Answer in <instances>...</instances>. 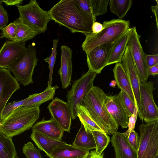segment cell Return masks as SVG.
Returning a JSON list of instances; mask_svg holds the SVG:
<instances>
[{"mask_svg": "<svg viewBox=\"0 0 158 158\" xmlns=\"http://www.w3.org/2000/svg\"><path fill=\"white\" fill-rule=\"evenodd\" d=\"M30 138L38 148L49 156L56 147L67 143L45 135L38 132L33 131Z\"/></svg>", "mask_w": 158, "mask_h": 158, "instance_id": "44dd1931", "label": "cell"}, {"mask_svg": "<svg viewBox=\"0 0 158 158\" xmlns=\"http://www.w3.org/2000/svg\"><path fill=\"white\" fill-rule=\"evenodd\" d=\"M22 22L38 34L45 32L48 22L51 20L49 11H45L39 6L35 0H31L24 5L16 6Z\"/></svg>", "mask_w": 158, "mask_h": 158, "instance_id": "8992f818", "label": "cell"}, {"mask_svg": "<svg viewBox=\"0 0 158 158\" xmlns=\"http://www.w3.org/2000/svg\"><path fill=\"white\" fill-rule=\"evenodd\" d=\"M22 150L27 158H42L40 150L31 142L24 144Z\"/></svg>", "mask_w": 158, "mask_h": 158, "instance_id": "e575fe53", "label": "cell"}, {"mask_svg": "<svg viewBox=\"0 0 158 158\" xmlns=\"http://www.w3.org/2000/svg\"><path fill=\"white\" fill-rule=\"evenodd\" d=\"M32 131H35L48 137L62 141L64 131L57 122L52 118L46 120L43 117L42 119L35 123L31 127Z\"/></svg>", "mask_w": 158, "mask_h": 158, "instance_id": "d6986e66", "label": "cell"}, {"mask_svg": "<svg viewBox=\"0 0 158 158\" xmlns=\"http://www.w3.org/2000/svg\"><path fill=\"white\" fill-rule=\"evenodd\" d=\"M110 140L115 158H137V153L129 144L123 133L117 131L113 134Z\"/></svg>", "mask_w": 158, "mask_h": 158, "instance_id": "ac0fdd59", "label": "cell"}, {"mask_svg": "<svg viewBox=\"0 0 158 158\" xmlns=\"http://www.w3.org/2000/svg\"><path fill=\"white\" fill-rule=\"evenodd\" d=\"M102 25L103 28L100 32L86 36L81 47L86 53L100 45L118 41L129 29L130 22L114 19L104 21Z\"/></svg>", "mask_w": 158, "mask_h": 158, "instance_id": "277c9868", "label": "cell"}, {"mask_svg": "<svg viewBox=\"0 0 158 158\" xmlns=\"http://www.w3.org/2000/svg\"><path fill=\"white\" fill-rule=\"evenodd\" d=\"M49 11L51 20L72 33H81L85 36L93 33L92 26L96 17L81 10L77 0H61Z\"/></svg>", "mask_w": 158, "mask_h": 158, "instance_id": "6da1fadb", "label": "cell"}, {"mask_svg": "<svg viewBox=\"0 0 158 158\" xmlns=\"http://www.w3.org/2000/svg\"><path fill=\"white\" fill-rule=\"evenodd\" d=\"M17 153L12 138L0 130V158H17Z\"/></svg>", "mask_w": 158, "mask_h": 158, "instance_id": "83f0119b", "label": "cell"}, {"mask_svg": "<svg viewBox=\"0 0 158 158\" xmlns=\"http://www.w3.org/2000/svg\"><path fill=\"white\" fill-rule=\"evenodd\" d=\"M26 49L24 42L6 40L0 49V67L6 69L20 58Z\"/></svg>", "mask_w": 158, "mask_h": 158, "instance_id": "9a60e30c", "label": "cell"}, {"mask_svg": "<svg viewBox=\"0 0 158 158\" xmlns=\"http://www.w3.org/2000/svg\"><path fill=\"white\" fill-rule=\"evenodd\" d=\"M3 2L2 0H0V3Z\"/></svg>", "mask_w": 158, "mask_h": 158, "instance_id": "681fc988", "label": "cell"}, {"mask_svg": "<svg viewBox=\"0 0 158 158\" xmlns=\"http://www.w3.org/2000/svg\"><path fill=\"white\" fill-rule=\"evenodd\" d=\"M152 10L154 14L156 22V25L157 29H158V4H157V5L154 6H151Z\"/></svg>", "mask_w": 158, "mask_h": 158, "instance_id": "bcb514c9", "label": "cell"}, {"mask_svg": "<svg viewBox=\"0 0 158 158\" xmlns=\"http://www.w3.org/2000/svg\"><path fill=\"white\" fill-rule=\"evenodd\" d=\"M116 85L135 103L134 96L127 74L122 63H117L113 69Z\"/></svg>", "mask_w": 158, "mask_h": 158, "instance_id": "7402d4cb", "label": "cell"}, {"mask_svg": "<svg viewBox=\"0 0 158 158\" xmlns=\"http://www.w3.org/2000/svg\"><path fill=\"white\" fill-rule=\"evenodd\" d=\"M39 106H20L0 123V130L12 138L31 128L40 117Z\"/></svg>", "mask_w": 158, "mask_h": 158, "instance_id": "3957f363", "label": "cell"}, {"mask_svg": "<svg viewBox=\"0 0 158 158\" xmlns=\"http://www.w3.org/2000/svg\"><path fill=\"white\" fill-rule=\"evenodd\" d=\"M103 25L101 23L95 22L93 24L92 29L93 33H96L100 32L103 29Z\"/></svg>", "mask_w": 158, "mask_h": 158, "instance_id": "b9f144b4", "label": "cell"}, {"mask_svg": "<svg viewBox=\"0 0 158 158\" xmlns=\"http://www.w3.org/2000/svg\"><path fill=\"white\" fill-rule=\"evenodd\" d=\"M137 158H154L158 155V120L141 124Z\"/></svg>", "mask_w": 158, "mask_h": 158, "instance_id": "ba28073f", "label": "cell"}, {"mask_svg": "<svg viewBox=\"0 0 158 158\" xmlns=\"http://www.w3.org/2000/svg\"><path fill=\"white\" fill-rule=\"evenodd\" d=\"M109 85L112 87H114L116 85V83L115 80H112L110 83Z\"/></svg>", "mask_w": 158, "mask_h": 158, "instance_id": "7dc6e473", "label": "cell"}, {"mask_svg": "<svg viewBox=\"0 0 158 158\" xmlns=\"http://www.w3.org/2000/svg\"><path fill=\"white\" fill-rule=\"evenodd\" d=\"M72 51L66 45L61 46L60 66L58 71L62 88L65 89L71 85L73 65L72 61Z\"/></svg>", "mask_w": 158, "mask_h": 158, "instance_id": "2e32d148", "label": "cell"}, {"mask_svg": "<svg viewBox=\"0 0 158 158\" xmlns=\"http://www.w3.org/2000/svg\"><path fill=\"white\" fill-rule=\"evenodd\" d=\"M3 2H4L7 6H17L22 4L23 0H2Z\"/></svg>", "mask_w": 158, "mask_h": 158, "instance_id": "7bdbcfd3", "label": "cell"}, {"mask_svg": "<svg viewBox=\"0 0 158 158\" xmlns=\"http://www.w3.org/2000/svg\"><path fill=\"white\" fill-rule=\"evenodd\" d=\"M148 73L149 76H155L158 73V64L148 68Z\"/></svg>", "mask_w": 158, "mask_h": 158, "instance_id": "ee69618b", "label": "cell"}, {"mask_svg": "<svg viewBox=\"0 0 158 158\" xmlns=\"http://www.w3.org/2000/svg\"><path fill=\"white\" fill-rule=\"evenodd\" d=\"M0 3V30L5 27L8 22V14L2 5Z\"/></svg>", "mask_w": 158, "mask_h": 158, "instance_id": "ab89813d", "label": "cell"}, {"mask_svg": "<svg viewBox=\"0 0 158 158\" xmlns=\"http://www.w3.org/2000/svg\"><path fill=\"white\" fill-rule=\"evenodd\" d=\"M77 117L79 118L85 130L104 131L94 120L86 107L83 105L77 106Z\"/></svg>", "mask_w": 158, "mask_h": 158, "instance_id": "484cf974", "label": "cell"}, {"mask_svg": "<svg viewBox=\"0 0 158 158\" xmlns=\"http://www.w3.org/2000/svg\"><path fill=\"white\" fill-rule=\"evenodd\" d=\"M36 93L30 95L25 99L19 101H14L8 103L4 107L2 114V121L13 111L22 105L30 98L35 96Z\"/></svg>", "mask_w": 158, "mask_h": 158, "instance_id": "836d02e7", "label": "cell"}, {"mask_svg": "<svg viewBox=\"0 0 158 158\" xmlns=\"http://www.w3.org/2000/svg\"><path fill=\"white\" fill-rule=\"evenodd\" d=\"M129 28L118 41L110 54L106 66L114 64L121 63L128 39Z\"/></svg>", "mask_w": 158, "mask_h": 158, "instance_id": "603a6c76", "label": "cell"}, {"mask_svg": "<svg viewBox=\"0 0 158 158\" xmlns=\"http://www.w3.org/2000/svg\"><path fill=\"white\" fill-rule=\"evenodd\" d=\"M132 0H110L109 2L110 12L122 19L131 7Z\"/></svg>", "mask_w": 158, "mask_h": 158, "instance_id": "f1b7e54d", "label": "cell"}, {"mask_svg": "<svg viewBox=\"0 0 158 158\" xmlns=\"http://www.w3.org/2000/svg\"><path fill=\"white\" fill-rule=\"evenodd\" d=\"M139 86L143 120L146 123L158 120V108L153 96L154 82H140Z\"/></svg>", "mask_w": 158, "mask_h": 158, "instance_id": "8fae6325", "label": "cell"}, {"mask_svg": "<svg viewBox=\"0 0 158 158\" xmlns=\"http://www.w3.org/2000/svg\"><path fill=\"white\" fill-rule=\"evenodd\" d=\"M122 62L134 96L135 103L138 110V115L140 119L143 121V108L140 92V81L131 53L127 45L122 58Z\"/></svg>", "mask_w": 158, "mask_h": 158, "instance_id": "30bf717a", "label": "cell"}, {"mask_svg": "<svg viewBox=\"0 0 158 158\" xmlns=\"http://www.w3.org/2000/svg\"><path fill=\"white\" fill-rule=\"evenodd\" d=\"M97 73L89 70L83 74L78 79L73 82L69 90L66 98L73 120L77 117V106L83 105V99L89 89L94 86L93 82Z\"/></svg>", "mask_w": 158, "mask_h": 158, "instance_id": "52a82bcc", "label": "cell"}, {"mask_svg": "<svg viewBox=\"0 0 158 158\" xmlns=\"http://www.w3.org/2000/svg\"><path fill=\"white\" fill-rule=\"evenodd\" d=\"M154 158H158V155L156 156Z\"/></svg>", "mask_w": 158, "mask_h": 158, "instance_id": "c3c4849f", "label": "cell"}, {"mask_svg": "<svg viewBox=\"0 0 158 158\" xmlns=\"http://www.w3.org/2000/svg\"><path fill=\"white\" fill-rule=\"evenodd\" d=\"M38 60L35 48L30 44L22 56L6 69L12 73L17 81L26 86L33 82L32 76Z\"/></svg>", "mask_w": 158, "mask_h": 158, "instance_id": "5b68a950", "label": "cell"}, {"mask_svg": "<svg viewBox=\"0 0 158 158\" xmlns=\"http://www.w3.org/2000/svg\"><path fill=\"white\" fill-rule=\"evenodd\" d=\"M1 36L7 39L9 41H14L16 37V26L12 23L6 26L2 30Z\"/></svg>", "mask_w": 158, "mask_h": 158, "instance_id": "d590c367", "label": "cell"}, {"mask_svg": "<svg viewBox=\"0 0 158 158\" xmlns=\"http://www.w3.org/2000/svg\"><path fill=\"white\" fill-rule=\"evenodd\" d=\"M89 153V151L67 143L55 147L49 157L50 158H87Z\"/></svg>", "mask_w": 158, "mask_h": 158, "instance_id": "ffe728a7", "label": "cell"}, {"mask_svg": "<svg viewBox=\"0 0 158 158\" xmlns=\"http://www.w3.org/2000/svg\"><path fill=\"white\" fill-rule=\"evenodd\" d=\"M126 137L129 144L137 153L140 142L139 137L138 133L134 130H131L128 136Z\"/></svg>", "mask_w": 158, "mask_h": 158, "instance_id": "8d00e7d4", "label": "cell"}, {"mask_svg": "<svg viewBox=\"0 0 158 158\" xmlns=\"http://www.w3.org/2000/svg\"><path fill=\"white\" fill-rule=\"evenodd\" d=\"M146 62L148 67H150L158 64V55L145 54Z\"/></svg>", "mask_w": 158, "mask_h": 158, "instance_id": "60d3db41", "label": "cell"}, {"mask_svg": "<svg viewBox=\"0 0 158 158\" xmlns=\"http://www.w3.org/2000/svg\"><path fill=\"white\" fill-rule=\"evenodd\" d=\"M87 158H104V153L99 155L96 153L95 150L91 151Z\"/></svg>", "mask_w": 158, "mask_h": 158, "instance_id": "f6af8a7d", "label": "cell"}, {"mask_svg": "<svg viewBox=\"0 0 158 158\" xmlns=\"http://www.w3.org/2000/svg\"><path fill=\"white\" fill-rule=\"evenodd\" d=\"M47 108L51 118L57 122L64 131L70 132L72 115L67 102L56 97L49 104Z\"/></svg>", "mask_w": 158, "mask_h": 158, "instance_id": "4fadbf2b", "label": "cell"}, {"mask_svg": "<svg viewBox=\"0 0 158 158\" xmlns=\"http://www.w3.org/2000/svg\"><path fill=\"white\" fill-rule=\"evenodd\" d=\"M106 105L112 117L123 128L128 127L129 118L117 95L107 96Z\"/></svg>", "mask_w": 158, "mask_h": 158, "instance_id": "e0dca14e", "label": "cell"}, {"mask_svg": "<svg viewBox=\"0 0 158 158\" xmlns=\"http://www.w3.org/2000/svg\"><path fill=\"white\" fill-rule=\"evenodd\" d=\"M16 26V37L14 41L24 42L32 39L38 33L19 18L13 22Z\"/></svg>", "mask_w": 158, "mask_h": 158, "instance_id": "4316f807", "label": "cell"}, {"mask_svg": "<svg viewBox=\"0 0 158 158\" xmlns=\"http://www.w3.org/2000/svg\"><path fill=\"white\" fill-rule=\"evenodd\" d=\"M59 87L57 85L48 87L43 92L40 93H36L21 106L26 107L39 106L42 104L52 100L55 94L56 90Z\"/></svg>", "mask_w": 158, "mask_h": 158, "instance_id": "d4e9b609", "label": "cell"}, {"mask_svg": "<svg viewBox=\"0 0 158 158\" xmlns=\"http://www.w3.org/2000/svg\"><path fill=\"white\" fill-rule=\"evenodd\" d=\"M137 116L138 110L137 106H135L133 113L129 118L128 129L125 132L123 133V135L125 137L128 136L131 130H134Z\"/></svg>", "mask_w": 158, "mask_h": 158, "instance_id": "74e56055", "label": "cell"}, {"mask_svg": "<svg viewBox=\"0 0 158 158\" xmlns=\"http://www.w3.org/2000/svg\"><path fill=\"white\" fill-rule=\"evenodd\" d=\"M107 96L100 88L94 86L85 96L83 105L104 132L111 135L117 131L119 125L107 109L105 103Z\"/></svg>", "mask_w": 158, "mask_h": 158, "instance_id": "7a4b0ae2", "label": "cell"}, {"mask_svg": "<svg viewBox=\"0 0 158 158\" xmlns=\"http://www.w3.org/2000/svg\"><path fill=\"white\" fill-rule=\"evenodd\" d=\"M94 140L96 153L101 155L107 147L110 142V137L105 132L98 131H91Z\"/></svg>", "mask_w": 158, "mask_h": 158, "instance_id": "f546056e", "label": "cell"}, {"mask_svg": "<svg viewBox=\"0 0 158 158\" xmlns=\"http://www.w3.org/2000/svg\"><path fill=\"white\" fill-rule=\"evenodd\" d=\"M58 40V39L53 40V44L52 48L51 54L49 57H48L44 59L45 62L48 63V64L49 69V76L48 81V87L51 86L52 84L53 69L56 61V56L57 54L56 49Z\"/></svg>", "mask_w": 158, "mask_h": 158, "instance_id": "4dcf8cb0", "label": "cell"}, {"mask_svg": "<svg viewBox=\"0 0 158 158\" xmlns=\"http://www.w3.org/2000/svg\"><path fill=\"white\" fill-rule=\"evenodd\" d=\"M73 144L88 151L96 148L94 140L91 131L89 130L86 131L82 124Z\"/></svg>", "mask_w": 158, "mask_h": 158, "instance_id": "cb8c5ba5", "label": "cell"}, {"mask_svg": "<svg viewBox=\"0 0 158 158\" xmlns=\"http://www.w3.org/2000/svg\"><path fill=\"white\" fill-rule=\"evenodd\" d=\"M109 0H91L93 14L96 17L106 13Z\"/></svg>", "mask_w": 158, "mask_h": 158, "instance_id": "d6a6232c", "label": "cell"}, {"mask_svg": "<svg viewBox=\"0 0 158 158\" xmlns=\"http://www.w3.org/2000/svg\"><path fill=\"white\" fill-rule=\"evenodd\" d=\"M118 41L100 45L86 53L89 70L97 74L100 73L106 66L108 57Z\"/></svg>", "mask_w": 158, "mask_h": 158, "instance_id": "7c38bea8", "label": "cell"}, {"mask_svg": "<svg viewBox=\"0 0 158 158\" xmlns=\"http://www.w3.org/2000/svg\"><path fill=\"white\" fill-rule=\"evenodd\" d=\"M80 8L85 13L89 15L93 14L91 0H77Z\"/></svg>", "mask_w": 158, "mask_h": 158, "instance_id": "f35d334b", "label": "cell"}, {"mask_svg": "<svg viewBox=\"0 0 158 158\" xmlns=\"http://www.w3.org/2000/svg\"><path fill=\"white\" fill-rule=\"evenodd\" d=\"M20 88L16 79L7 69L0 68V123L2 114L6 103L12 94Z\"/></svg>", "mask_w": 158, "mask_h": 158, "instance_id": "5bb4252c", "label": "cell"}, {"mask_svg": "<svg viewBox=\"0 0 158 158\" xmlns=\"http://www.w3.org/2000/svg\"><path fill=\"white\" fill-rule=\"evenodd\" d=\"M141 36L138 34L135 27L129 28L127 45L131 53L140 81L145 82L147 81L149 76L148 73V67L146 61V54L140 43Z\"/></svg>", "mask_w": 158, "mask_h": 158, "instance_id": "9c48e42d", "label": "cell"}, {"mask_svg": "<svg viewBox=\"0 0 158 158\" xmlns=\"http://www.w3.org/2000/svg\"><path fill=\"white\" fill-rule=\"evenodd\" d=\"M117 96L129 117L133 113L136 106L135 103L122 90Z\"/></svg>", "mask_w": 158, "mask_h": 158, "instance_id": "1f68e13d", "label": "cell"}]
</instances>
